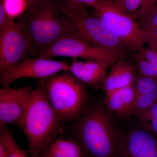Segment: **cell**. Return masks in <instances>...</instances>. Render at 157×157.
<instances>
[{
	"label": "cell",
	"mask_w": 157,
	"mask_h": 157,
	"mask_svg": "<svg viewBox=\"0 0 157 157\" xmlns=\"http://www.w3.org/2000/svg\"><path fill=\"white\" fill-rule=\"evenodd\" d=\"M64 121L52 106L43 82L39 80L31 93L21 128L29 142L30 157H39L56 140Z\"/></svg>",
	"instance_id": "1"
},
{
	"label": "cell",
	"mask_w": 157,
	"mask_h": 157,
	"mask_svg": "<svg viewBox=\"0 0 157 157\" xmlns=\"http://www.w3.org/2000/svg\"><path fill=\"white\" fill-rule=\"evenodd\" d=\"M30 37L32 55L58 40L70 36L79 37L74 25L62 8V3L47 0L38 9L31 12H25L18 17Z\"/></svg>",
	"instance_id": "2"
},
{
	"label": "cell",
	"mask_w": 157,
	"mask_h": 157,
	"mask_svg": "<svg viewBox=\"0 0 157 157\" xmlns=\"http://www.w3.org/2000/svg\"><path fill=\"white\" fill-rule=\"evenodd\" d=\"M77 143L89 157H120L121 142L111 117L101 105L90 108L76 127Z\"/></svg>",
	"instance_id": "3"
},
{
	"label": "cell",
	"mask_w": 157,
	"mask_h": 157,
	"mask_svg": "<svg viewBox=\"0 0 157 157\" xmlns=\"http://www.w3.org/2000/svg\"><path fill=\"white\" fill-rule=\"evenodd\" d=\"M42 80L52 106L63 120L71 121L82 115L87 99L83 82L69 71Z\"/></svg>",
	"instance_id": "4"
},
{
	"label": "cell",
	"mask_w": 157,
	"mask_h": 157,
	"mask_svg": "<svg viewBox=\"0 0 157 157\" xmlns=\"http://www.w3.org/2000/svg\"><path fill=\"white\" fill-rule=\"evenodd\" d=\"M62 8L81 39L124 58L126 46L96 14L90 15L83 5L69 0H63Z\"/></svg>",
	"instance_id": "5"
},
{
	"label": "cell",
	"mask_w": 157,
	"mask_h": 157,
	"mask_svg": "<svg viewBox=\"0 0 157 157\" xmlns=\"http://www.w3.org/2000/svg\"><path fill=\"white\" fill-rule=\"evenodd\" d=\"M96 15L127 48L135 52L146 44L144 32L135 17L124 12L113 0H102Z\"/></svg>",
	"instance_id": "6"
},
{
	"label": "cell",
	"mask_w": 157,
	"mask_h": 157,
	"mask_svg": "<svg viewBox=\"0 0 157 157\" xmlns=\"http://www.w3.org/2000/svg\"><path fill=\"white\" fill-rule=\"evenodd\" d=\"M38 56L70 57L88 59L89 60L106 62L111 64L123 57L104 48L91 45L79 37H64L45 47L38 52Z\"/></svg>",
	"instance_id": "7"
},
{
	"label": "cell",
	"mask_w": 157,
	"mask_h": 157,
	"mask_svg": "<svg viewBox=\"0 0 157 157\" xmlns=\"http://www.w3.org/2000/svg\"><path fill=\"white\" fill-rule=\"evenodd\" d=\"M32 40L19 21L0 33V76L32 55Z\"/></svg>",
	"instance_id": "8"
},
{
	"label": "cell",
	"mask_w": 157,
	"mask_h": 157,
	"mask_svg": "<svg viewBox=\"0 0 157 157\" xmlns=\"http://www.w3.org/2000/svg\"><path fill=\"white\" fill-rule=\"evenodd\" d=\"M70 65L66 61L54 60L42 57L25 59L0 76L1 88L11 87L14 82L21 78L44 80L60 72L69 71Z\"/></svg>",
	"instance_id": "9"
},
{
	"label": "cell",
	"mask_w": 157,
	"mask_h": 157,
	"mask_svg": "<svg viewBox=\"0 0 157 157\" xmlns=\"http://www.w3.org/2000/svg\"><path fill=\"white\" fill-rule=\"evenodd\" d=\"M35 86L0 89V127L14 125L21 128Z\"/></svg>",
	"instance_id": "10"
},
{
	"label": "cell",
	"mask_w": 157,
	"mask_h": 157,
	"mask_svg": "<svg viewBox=\"0 0 157 157\" xmlns=\"http://www.w3.org/2000/svg\"><path fill=\"white\" fill-rule=\"evenodd\" d=\"M144 130H134L122 140L120 157H157V138Z\"/></svg>",
	"instance_id": "11"
},
{
	"label": "cell",
	"mask_w": 157,
	"mask_h": 157,
	"mask_svg": "<svg viewBox=\"0 0 157 157\" xmlns=\"http://www.w3.org/2000/svg\"><path fill=\"white\" fill-rule=\"evenodd\" d=\"M112 65L106 62L79 61L73 59L69 72L83 83L98 88L103 85L107 70Z\"/></svg>",
	"instance_id": "12"
},
{
	"label": "cell",
	"mask_w": 157,
	"mask_h": 157,
	"mask_svg": "<svg viewBox=\"0 0 157 157\" xmlns=\"http://www.w3.org/2000/svg\"><path fill=\"white\" fill-rule=\"evenodd\" d=\"M135 77L134 66L123 59H121L112 65L102 86L105 92L119 89L133 84Z\"/></svg>",
	"instance_id": "13"
},
{
	"label": "cell",
	"mask_w": 157,
	"mask_h": 157,
	"mask_svg": "<svg viewBox=\"0 0 157 157\" xmlns=\"http://www.w3.org/2000/svg\"><path fill=\"white\" fill-rule=\"evenodd\" d=\"M134 60L138 73L142 76L157 78V50L147 46L135 52Z\"/></svg>",
	"instance_id": "14"
},
{
	"label": "cell",
	"mask_w": 157,
	"mask_h": 157,
	"mask_svg": "<svg viewBox=\"0 0 157 157\" xmlns=\"http://www.w3.org/2000/svg\"><path fill=\"white\" fill-rule=\"evenodd\" d=\"M47 152L53 157H82L84 155L77 141L71 139L56 140Z\"/></svg>",
	"instance_id": "15"
},
{
	"label": "cell",
	"mask_w": 157,
	"mask_h": 157,
	"mask_svg": "<svg viewBox=\"0 0 157 157\" xmlns=\"http://www.w3.org/2000/svg\"><path fill=\"white\" fill-rule=\"evenodd\" d=\"M0 127V142L6 147L8 157H29L28 151L21 148L13 133L7 126Z\"/></svg>",
	"instance_id": "16"
},
{
	"label": "cell",
	"mask_w": 157,
	"mask_h": 157,
	"mask_svg": "<svg viewBox=\"0 0 157 157\" xmlns=\"http://www.w3.org/2000/svg\"><path fill=\"white\" fill-rule=\"evenodd\" d=\"M147 131L157 135V101L149 108L137 114Z\"/></svg>",
	"instance_id": "17"
},
{
	"label": "cell",
	"mask_w": 157,
	"mask_h": 157,
	"mask_svg": "<svg viewBox=\"0 0 157 157\" xmlns=\"http://www.w3.org/2000/svg\"><path fill=\"white\" fill-rule=\"evenodd\" d=\"M105 102L109 110L119 115H124L125 109L120 89L105 92Z\"/></svg>",
	"instance_id": "18"
},
{
	"label": "cell",
	"mask_w": 157,
	"mask_h": 157,
	"mask_svg": "<svg viewBox=\"0 0 157 157\" xmlns=\"http://www.w3.org/2000/svg\"><path fill=\"white\" fill-rule=\"evenodd\" d=\"M124 12L136 18L142 0H113Z\"/></svg>",
	"instance_id": "19"
},
{
	"label": "cell",
	"mask_w": 157,
	"mask_h": 157,
	"mask_svg": "<svg viewBox=\"0 0 157 157\" xmlns=\"http://www.w3.org/2000/svg\"><path fill=\"white\" fill-rule=\"evenodd\" d=\"M7 12L11 16H19L25 11L27 4L25 0H2Z\"/></svg>",
	"instance_id": "20"
},
{
	"label": "cell",
	"mask_w": 157,
	"mask_h": 157,
	"mask_svg": "<svg viewBox=\"0 0 157 157\" xmlns=\"http://www.w3.org/2000/svg\"><path fill=\"white\" fill-rule=\"evenodd\" d=\"M143 32L157 27V4L150 9L147 14L138 21Z\"/></svg>",
	"instance_id": "21"
},
{
	"label": "cell",
	"mask_w": 157,
	"mask_h": 157,
	"mask_svg": "<svg viewBox=\"0 0 157 157\" xmlns=\"http://www.w3.org/2000/svg\"><path fill=\"white\" fill-rule=\"evenodd\" d=\"M121 97L125 109L124 115H126L129 108L132 106L135 99L134 83L122 88L119 89Z\"/></svg>",
	"instance_id": "22"
},
{
	"label": "cell",
	"mask_w": 157,
	"mask_h": 157,
	"mask_svg": "<svg viewBox=\"0 0 157 157\" xmlns=\"http://www.w3.org/2000/svg\"><path fill=\"white\" fill-rule=\"evenodd\" d=\"M14 22V17L7 12L2 0H1L0 3V33L11 26Z\"/></svg>",
	"instance_id": "23"
},
{
	"label": "cell",
	"mask_w": 157,
	"mask_h": 157,
	"mask_svg": "<svg viewBox=\"0 0 157 157\" xmlns=\"http://www.w3.org/2000/svg\"><path fill=\"white\" fill-rule=\"evenodd\" d=\"M144 33L147 46L157 50V27Z\"/></svg>",
	"instance_id": "24"
},
{
	"label": "cell",
	"mask_w": 157,
	"mask_h": 157,
	"mask_svg": "<svg viewBox=\"0 0 157 157\" xmlns=\"http://www.w3.org/2000/svg\"><path fill=\"white\" fill-rule=\"evenodd\" d=\"M157 4V0H142L140 9L137 13V19H141Z\"/></svg>",
	"instance_id": "25"
},
{
	"label": "cell",
	"mask_w": 157,
	"mask_h": 157,
	"mask_svg": "<svg viewBox=\"0 0 157 157\" xmlns=\"http://www.w3.org/2000/svg\"><path fill=\"white\" fill-rule=\"evenodd\" d=\"M47 0H25L27 8L25 11L30 12L35 11L39 6Z\"/></svg>",
	"instance_id": "26"
},
{
	"label": "cell",
	"mask_w": 157,
	"mask_h": 157,
	"mask_svg": "<svg viewBox=\"0 0 157 157\" xmlns=\"http://www.w3.org/2000/svg\"><path fill=\"white\" fill-rule=\"evenodd\" d=\"M0 157H8L7 149L2 142H0Z\"/></svg>",
	"instance_id": "27"
},
{
	"label": "cell",
	"mask_w": 157,
	"mask_h": 157,
	"mask_svg": "<svg viewBox=\"0 0 157 157\" xmlns=\"http://www.w3.org/2000/svg\"><path fill=\"white\" fill-rule=\"evenodd\" d=\"M39 157H53L51 155L49 154V153L48 152L46 151V152L45 153L43 154V155H42L40 156Z\"/></svg>",
	"instance_id": "28"
}]
</instances>
